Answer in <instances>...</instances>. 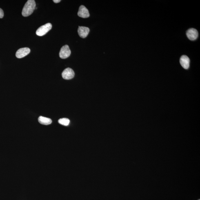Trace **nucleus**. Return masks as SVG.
Returning <instances> with one entry per match:
<instances>
[{
    "instance_id": "obj_2",
    "label": "nucleus",
    "mask_w": 200,
    "mask_h": 200,
    "mask_svg": "<svg viewBox=\"0 0 200 200\" xmlns=\"http://www.w3.org/2000/svg\"><path fill=\"white\" fill-rule=\"evenodd\" d=\"M52 24L50 23H47L38 28L36 30V34L39 36L44 35L52 29Z\"/></svg>"
},
{
    "instance_id": "obj_13",
    "label": "nucleus",
    "mask_w": 200,
    "mask_h": 200,
    "mask_svg": "<svg viewBox=\"0 0 200 200\" xmlns=\"http://www.w3.org/2000/svg\"><path fill=\"white\" fill-rule=\"evenodd\" d=\"M61 0H54L53 2L55 3H59L61 2Z\"/></svg>"
},
{
    "instance_id": "obj_14",
    "label": "nucleus",
    "mask_w": 200,
    "mask_h": 200,
    "mask_svg": "<svg viewBox=\"0 0 200 200\" xmlns=\"http://www.w3.org/2000/svg\"><path fill=\"white\" fill-rule=\"evenodd\" d=\"M200 200V199H199V200Z\"/></svg>"
},
{
    "instance_id": "obj_11",
    "label": "nucleus",
    "mask_w": 200,
    "mask_h": 200,
    "mask_svg": "<svg viewBox=\"0 0 200 200\" xmlns=\"http://www.w3.org/2000/svg\"><path fill=\"white\" fill-rule=\"evenodd\" d=\"M58 122L60 124L64 125L65 126H67L70 124V120L68 118H63L58 120Z\"/></svg>"
},
{
    "instance_id": "obj_3",
    "label": "nucleus",
    "mask_w": 200,
    "mask_h": 200,
    "mask_svg": "<svg viewBox=\"0 0 200 200\" xmlns=\"http://www.w3.org/2000/svg\"><path fill=\"white\" fill-rule=\"evenodd\" d=\"M71 54V51L68 45H65L61 48L59 52L60 57L62 59H66L70 56Z\"/></svg>"
},
{
    "instance_id": "obj_5",
    "label": "nucleus",
    "mask_w": 200,
    "mask_h": 200,
    "mask_svg": "<svg viewBox=\"0 0 200 200\" xmlns=\"http://www.w3.org/2000/svg\"><path fill=\"white\" fill-rule=\"evenodd\" d=\"M186 35L191 41H194L197 39L198 33L197 30L194 28H190L187 31Z\"/></svg>"
},
{
    "instance_id": "obj_4",
    "label": "nucleus",
    "mask_w": 200,
    "mask_h": 200,
    "mask_svg": "<svg viewBox=\"0 0 200 200\" xmlns=\"http://www.w3.org/2000/svg\"><path fill=\"white\" fill-rule=\"evenodd\" d=\"M62 75L63 79L70 80L74 78V73L71 68H67L63 71Z\"/></svg>"
},
{
    "instance_id": "obj_9",
    "label": "nucleus",
    "mask_w": 200,
    "mask_h": 200,
    "mask_svg": "<svg viewBox=\"0 0 200 200\" xmlns=\"http://www.w3.org/2000/svg\"><path fill=\"white\" fill-rule=\"evenodd\" d=\"M90 31V29L87 27L79 26L78 29V33L80 37L84 38L88 35Z\"/></svg>"
},
{
    "instance_id": "obj_7",
    "label": "nucleus",
    "mask_w": 200,
    "mask_h": 200,
    "mask_svg": "<svg viewBox=\"0 0 200 200\" xmlns=\"http://www.w3.org/2000/svg\"><path fill=\"white\" fill-rule=\"evenodd\" d=\"M78 14L79 17L83 18H88L90 16L88 10L83 5L79 7Z\"/></svg>"
},
{
    "instance_id": "obj_6",
    "label": "nucleus",
    "mask_w": 200,
    "mask_h": 200,
    "mask_svg": "<svg viewBox=\"0 0 200 200\" xmlns=\"http://www.w3.org/2000/svg\"><path fill=\"white\" fill-rule=\"evenodd\" d=\"M30 49L28 48L19 49L16 52V57L18 58H23L30 54Z\"/></svg>"
},
{
    "instance_id": "obj_8",
    "label": "nucleus",
    "mask_w": 200,
    "mask_h": 200,
    "mask_svg": "<svg viewBox=\"0 0 200 200\" xmlns=\"http://www.w3.org/2000/svg\"><path fill=\"white\" fill-rule=\"evenodd\" d=\"M180 62L181 66L186 70L189 68L190 66V59L186 55H183L181 56L180 59Z\"/></svg>"
},
{
    "instance_id": "obj_10",
    "label": "nucleus",
    "mask_w": 200,
    "mask_h": 200,
    "mask_svg": "<svg viewBox=\"0 0 200 200\" xmlns=\"http://www.w3.org/2000/svg\"><path fill=\"white\" fill-rule=\"evenodd\" d=\"M38 121L41 124L46 125H50L52 122V120L50 118L43 117L42 116H40L38 118Z\"/></svg>"
},
{
    "instance_id": "obj_1",
    "label": "nucleus",
    "mask_w": 200,
    "mask_h": 200,
    "mask_svg": "<svg viewBox=\"0 0 200 200\" xmlns=\"http://www.w3.org/2000/svg\"><path fill=\"white\" fill-rule=\"evenodd\" d=\"M36 3L34 0H29L25 3L22 10V15L27 17L31 14L36 8Z\"/></svg>"
},
{
    "instance_id": "obj_12",
    "label": "nucleus",
    "mask_w": 200,
    "mask_h": 200,
    "mask_svg": "<svg viewBox=\"0 0 200 200\" xmlns=\"http://www.w3.org/2000/svg\"><path fill=\"white\" fill-rule=\"evenodd\" d=\"M4 16V12L2 9L0 8V18H2Z\"/></svg>"
}]
</instances>
